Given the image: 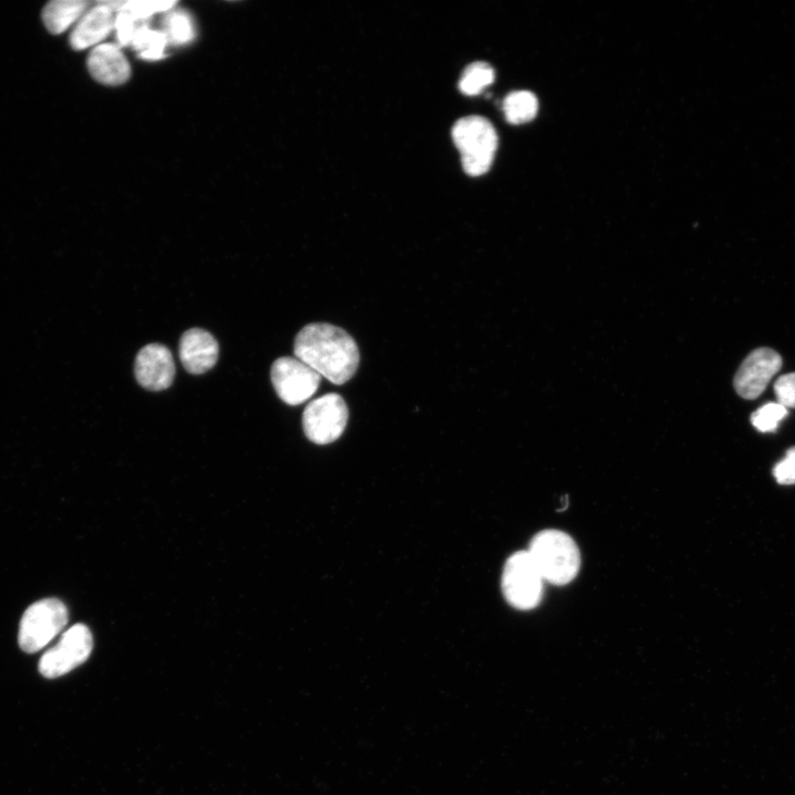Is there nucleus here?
<instances>
[{
    "label": "nucleus",
    "mask_w": 795,
    "mask_h": 795,
    "mask_svg": "<svg viewBox=\"0 0 795 795\" xmlns=\"http://www.w3.org/2000/svg\"><path fill=\"white\" fill-rule=\"evenodd\" d=\"M297 359L335 384L347 382L357 371L359 350L344 330L331 325L305 327L294 342Z\"/></svg>",
    "instance_id": "obj_1"
},
{
    "label": "nucleus",
    "mask_w": 795,
    "mask_h": 795,
    "mask_svg": "<svg viewBox=\"0 0 795 795\" xmlns=\"http://www.w3.org/2000/svg\"><path fill=\"white\" fill-rule=\"evenodd\" d=\"M542 579L552 585L572 583L582 566V554L576 541L561 530H542L527 550Z\"/></svg>",
    "instance_id": "obj_2"
},
{
    "label": "nucleus",
    "mask_w": 795,
    "mask_h": 795,
    "mask_svg": "<svg viewBox=\"0 0 795 795\" xmlns=\"http://www.w3.org/2000/svg\"><path fill=\"white\" fill-rule=\"evenodd\" d=\"M452 137L461 152L466 174L476 178L489 172L499 143L497 131L490 121L477 115L463 118L453 126Z\"/></svg>",
    "instance_id": "obj_3"
},
{
    "label": "nucleus",
    "mask_w": 795,
    "mask_h": 795,
    "mask_svg": "<svg viewBox=\"0 0 795 795\" xmlns=\"http://www.w3.org/2000/svg\"><path fill=\"white\" fill-rule=\"evenodd\" d=\"M68 609L58 599H45L30 606L23 615L20 646L26 653H36L48 646L65 627Z\"/></svg>",
    "instance_id": "obj_4"
},
{
    "label": "nucleus",
    "mask_w": 795,
    "mask_h": 795,
    "mask_svg": "<svg viewBox=\"0 0 795 795\" xmlns=\"http://www.w3.org/2000/svg\"><path fill=\"white\" fill-rule=\"evenodd\" d=\"M93 650L90 628L85 624H75L62 634L54 648L42 656L39 672L47 678L63 676L87 662Z\"/></svg>",
    "instance_id": "obj_5"
},
{
    "label": "nucleus",
    "mask_w": 795,
    "mask_h": 795,
    "mask_svg": "<svg viewBox=\"0 0 795 795\" xmlns=\"http://www.w3.org/2000/svg\"><path fill=\"white\" fill-rule=\"evenodd\" d=\"M348 421V408L338 393H329L310 402L303 414V429L316 444H330L341 438Z\"/></svg>",
    "instance_id": "obj_6"
},
{
    "label": "nucleus",
    "mask_w": 795,
    "mask_h": 795,
    "mask_svg": "<svg viewBox=\"0 0 795 795\" xmlns=\"http://www.w3.org/2000/svg\"><path fill=\"white\" fill-rule=\"evenodd\" d=\"M543 582L529 552L518 551L510 556L504 567V597L518 610L534 609L541 600Z\"/></svg>",
    "instance_id": "obj_7"
},
{
    "label": "nucleus",
    "mask_w": 795,
    "mask_h": 795,
    "mask_svg": "<svg viewBox=\"0 0 795 795\" xmlns=\"http://www.w3.org/2000/svg\"><path fill=\"white\" fill-rule=\"evenodd\" d=\"M271 378L281 401L298 406L315 394L322 376L297 358L282 357L272 365Z\"/></svg>",
    "instance_id": "obj_8"
},
{
    "label": "nucleus",
    "mask_w": 795,
    "mask_h": 795,
    "mask_svg": "<svg viewBox=\"0 0 795 795\" xmlns=\"http://www.w3.org/2000/svg\"><path fill=\"white\" fill-rule=\"evenodd\" d=\"M782 367L781 356L770 348L754 351L738 369L734 384L747 401L757 400Z\"/></svg>",
    "instance_id": "obj_9"
},
{
    "label": "nucleus",
    "mask_w": 795,
    "mask_h": 795,
    "mask_svg": "<svg viewBox=\"0 0 795 795\" xmlns=\"http://www.w3.org/2000/svg\"><path fill=\"white\" fill-rule=\"evenodd\" d=\"M176 374L172 352L162 344H149L142 348L135 359V377L138 383L150 391L170 388Z\"/></svg>",
    "instance_id": "obj_10"
},
{
    "label": "nucleus",
    "mask_w": 795,
    "mask_h": 795,
    "mask_svg": "<svg viewBox=\"0 0 795 795\" xmlns=\"http://www.w3.org/2000/svg\"><path fill=\"white\" fill-rule=\"evenodd\" d=\"M115 14L108 2L88 10L71 33V47L82 51L101 45L115 28Z\"/></svg>",
    "instance_id": "obj_11"
},
{
    "label": "nucleus",
    "mask_w": 795,
    "mask_h": 795,
    "mask_svg": "<svg viewBox=\"0 0 795 795\" xmlns=\"http://www.w3.org/2000/svg\"><path fill=\"white\" fill-rule=\"evenodd\" d=\"M88 68L98 83L105 86H122L131 77L129 60L115 44H101L93 49Z\"/></svg>",
    "instance_id": "obj_12"
},
{
    "label": "nucleus",
    "mask_w": 795,
    "mask_h": 795,
    "mask_svg": "<svg viewBox=\"0 0 795 795\" xmlns=\"http://www.w3.org/2000/svg\"><path fill=\"white\" fill-rule=\"evenodd\" d=\"M219 357V344L207 331L192 329L180 342V358L185 369L201 375L215 367Z\"/></svg>",
    "instance_id": "obj_13"
},
{
    "label": "nucleus",
    "mask_w": 795,
    "mask_h": 795,
    "mask_svg": "<svg viewBox=\"0 0 795 795\" xmlns=\"http://www.w3.org/2000/svg\"><path fill=\"white\" fill-rule=\"evenodd\" d=\"M89 7L86 0H54L44 9L42 20L51 34L60 35L76 25Z\"/></svg>",
    "instance_id": "obj_14"
},
{
    "label": "nucleus",
    "mask_w": 795,
    "mask_h": 795,
    "mask_svg": "<svg viewBox=\"0 0 795 795\" xmlns=\"http://www.w3.org/2000/svg\"><path fill=\"white\" fill-rule=\"evenodd\" d=\"M169 45L163 32L154 30L149 26L138 30L131 44L138 57L147 61H158L166 58Z\"/></svg>",
    "instance_id": "obj_15"
},
{
    "label": "nucleus",
    "mask_w": 795,
    "mask_h": 795,
    "mask_svg": "<svg viewBox=\"0 0 795 795\" xmlns=\"http://www.w3.org/2000/svg\"><path fill=\"white\" fill-rule=\"evenodd\" d=\"M496 82V71L487 62L469 64L460 78V90L463 95L474 97L482 94Z\"/></svg>",
    "instance_id": "obj_16"
},
{
    "label": "nucleus",
    "mask_w": 795,
    "mask_h": 795,
    "mask_svg": "<svg viewBox=\"0 0 795 795\" xmlns=\"http://www.w3.org/2000/svg\"><path fill=\"white\" fill-rule=\"evenodd\" d=\"M162 30L170 45L186 46L196 38L195 23L192 16L183 10H172L164 20Z\"/></svg>",
    "instance_id": "obj_17"
},
{
    "label": "nucleus",
    "mask_w": 795,
    "mask_h": 795,
    "mask_svg": "<svg viewBox=\"0 0 795 795\" xmlns=\"http://www.w3.org/2000/svg\"><path fill=\"white\" fill-rule=\"evenodd\" d=\"M503 110L511 124L528 123L538 113V100L531 93L516 91L506 97Z\"/></svg>",
    "instance_id": "obj_18"
},
{
    "label": "nucleus",
    "mask_w": 795,
    "mask_h": 795,
    "mask_svg": "<svg viewBox=\"0 0 795 795\" xmlns=\"http://www.w3.org/2000/svg\"><path fill=\"white\" fill-rule=\"evenodd\" d=\"M786 416L785 407L779 403H770L753 414L751 424L760 432H774Z\"/></svg>",
    "instance_id": "obj_19"
},
{
    "label": "nucleus",
    "mask_w": 795,
    "mask_h": 795,
    "mask_svg": "<svg viewBox=\"0 0 795 795\" xmlns=\"http://www.w3.org/2000/svg\"><path fill=\"white\" fill-rule=\"evenodd\" d=\"M178 5L176 2H157V0H134V2H125L123 9L131 13L135 19L149 23L150 19L156 14L169 13Z\"/></svg>",
    "instance_id": "obj_20"
},
{
    "label": "nucleus",
    "mask_w": 795,
    "mask_h": 795,
    "mask_svg": "<svg viewBox=\"0 0 795 795\" xmlns=\"http://www.w3.org/2000/svg\"><path fill=\"white\" fill-rule=\"evenodd\" d=\"M778 403L795 409V372L781 376L774 383Z\"/></svg>",
    "instance_id": "obj_21"
},
{
    "label": "nucleus",
    "mask_w": 795,
    "mask_h": 795,
    "mask_svg": "<svg viewBox=\"0 0 795 795\" xmlns=\"http://www.w3.org/2000/svg\"><path fill=\"white\" fill-rule=\"evenodd\" d=\"M773 475L781 486L795 485V448L790 449L785 457L774 466Z\"/></svg>",
    "instance_id": "obj_22"
}]
</instances>
